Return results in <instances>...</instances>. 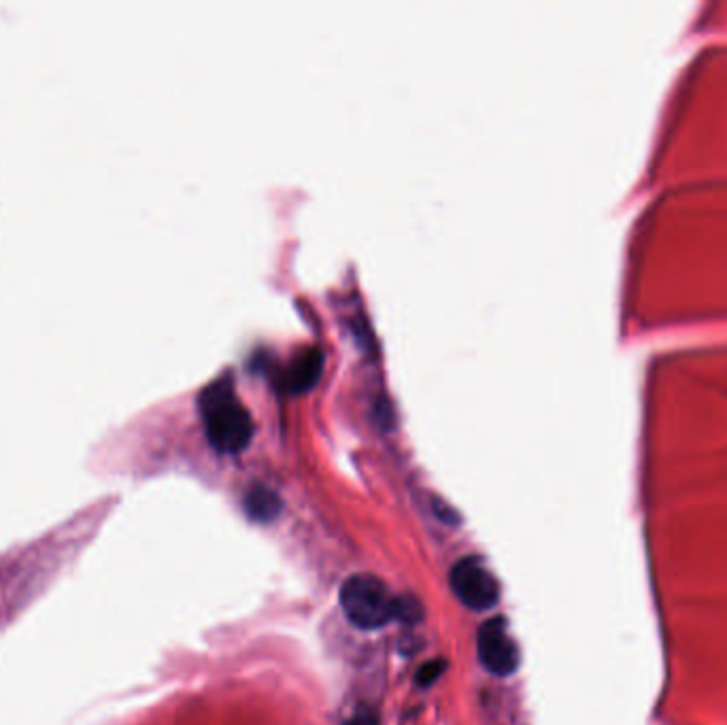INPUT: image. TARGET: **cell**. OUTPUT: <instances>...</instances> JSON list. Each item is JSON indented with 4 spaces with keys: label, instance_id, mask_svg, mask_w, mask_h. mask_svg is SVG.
Here are the masks:
<instances>
[{
    "label": "cell",
    "instance_id": "cell-1",
    "mask_svg": "<svg viewBox=\"0 0 727 725\" xmlns=\"http://www.w3.org/2000/svg\"><path fill=\"white\" fill-rule=\"evenodd\" d=\"M200 413L209 441L220 452H241L251 434L254 419L247 407L238 401L230 374L218 377L200 394Z\"/></svg>",
    "mask_w": 727,
    "mask_h": 725
},
{
    "label": "cell",
    "instance_id": "cell-2",
    "mask_svg": "<svg viewBox=\"0 0 727 725\" xmlns=\"http://www.w3.org/2000/svg\"><path fill=\"white\" fill-rule=\"evenodd\" d=\"M341 606L360 630H379L396 619V598L374 575H354L341 588Z\"/></svg>",
    "mask_w": 727,
    "mask_h": 725
},
{
    "label": "cell",
    "instance_id": "cell-3",
    "mask_svg": "<svg viewBox=\"0 0 727 725\" xmlns=\"http://www.w3.org/2000/svg\"><path fill=\"white\" fill-rule=\"evenodd\" d=\"M449 583L459 602L472 611H488L496 606L501 598L496 577L479 557L459 560L449 575Z\"/></svg>",
    "mask_w": 727,
    "mask_h": 725
},
{
    "label": "cell",
    "instance_id": "cell-4",
    "mask_svg": "<svg viewBox=\"0 0 727 725\" xmlns=\"http://www.w3.org/2000/svg\"><path fill=\"white\" fill-rule=\"evenodd\" d=\"M479 658L483 666L496 677H508L519 666V651L508 635L504 617H494L481 626Z\"/></svg>",
    "mask_w": 727,
    "mask_h": 725
},
{
    "label": "cell",
    "instance_id": "cell-5",
    "mask_svg": "<svg viewBox=\"0 0 727 725\" xmlns=\"http://www.w3.org/2000/svg\"><path fill=\"white\" fill-rule=\"evenodd\" d=\"M323 366V354L319 347H307L303 354H298L289 368L285 370V385L289 390H307L311 383H316L319 372Z\"/></svg>",
    "mask_w": 727,
    "mask_h": 725
},
{
    "label": "cell",
    "instance_id": "cell-6",
    "mask_svg": "<svg viewBox=\"0 0 727 725\" xmlns=\"http://www.w3.org/2000/svg\"><path fill=\"white\" fill-rule=\"evenodd\" d=\"M245 506L247 513L256 519V521H273L274 517L281 511V500L274 494L273 490L264 488V486H256L249 490L247 499H245Z\"/></svg>",
    "mask_w": 727,
    "mask_h": 725
},
{
    "label": "cell",
    "instance_id": "cell-7",
    "mask_svg": "<svg viewBox=\"0 0 727 725\" xmlns=\"http://www.w3.org/2000/svg\"><path fill=\"white\" fill-rule=\"evenodd\" d=\"M445 668H447V662H445V660H432V662H428V664H423V666L419 668V673H417V683H419L421 687H428V685H432V683H436V680L443 677Z\"/></svg>",
    "mask_w": 727,
    "mask_h": 725
},
{
    "label": "cell",
    "instance_id": "cell-8",
    "mask_svg": "<svg viewBox=\"0 0 727 725\" xmlns=\"http://www.w3.org/2000/svg\"><path fill=\"white\" fill-rule=\"evenodd\" d=\"M396 619L417 624L421 619V606L412 598H396Z\"/></svg>",
    "mask_w": 727,
    "mask_h": 725
},
{
    "label": "cell",
    "instance_id": "cell-9",
    "mask_svg": "<svg viewBox=\"0 0 727 725\" xmlns=\"http://www.w3.org/2000/svg\"><path fill=\"white\" fill-rule=\"evenodd\" d=\"M347 725H379V720H377V715L372 711L364 709L358 715H354Z\"/></svg>",
    "mask_w": 727,
    "mask_h": 725
}]
</instances>
